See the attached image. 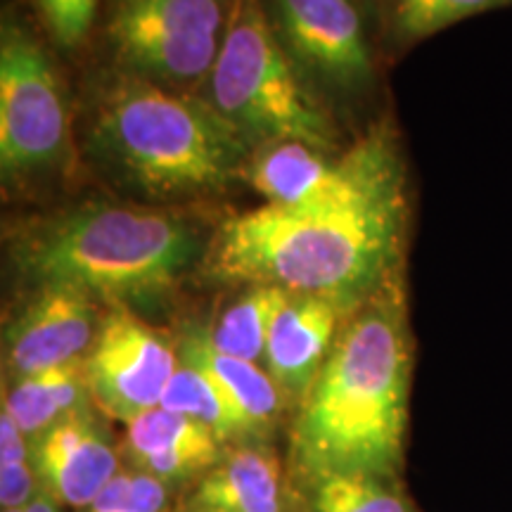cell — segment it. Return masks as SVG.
I'll list each match as a JSON object with an SVG mask.
<instances>
[{
    "mask_svg": "<svg viewBox=\"0 0 512 512\" xmlns=\"http://www.w3.org/2000/svg\"><path fill=\"white\" fill-rule=\"evenodd\" d=\"M408 233L406 166L368 190L316 207H264L223 223L211 245L221 280L275 285L328 299L347 311L366 304L403 264Z\"/></svg>",
    "mask_w": 512,
    "mask_h": 512,
    "instance_id": "6da1fadb",
    "label": "cell"
},
{
    "mask_svg": "<svg viewBox=\"0 0 512 512\" xmlns=\"http://www.w3.org/2000/svg\"><path fill=\"white\" fill-rule=\"evenodd\" d=\"M413 351L403 268L363 304L304 396L294 456L311 477L392 479L403 463Z\"/></svg>",
    "mask_w": 512,
    "mask_h": 512,
    "instance_id": "7a4b0ae2",
    "label": "cell"
},
{
    "mask_svg": "<svg viewBox=\"0 0 512 512\" xmlns=\"http://www.w3.org/2000/svg\"><path fill=\"white\" fill-rule=\"evenodd\" d=\"M95 147L126 181L152 195H190L242 178L252 140L211 102L126 79L102 100Z\"/></svg>",
    "mask_w": 512,
    "mask_h": 512,
    "instance_id": "3957f363",
    "label": "cell"
},
{
    "mask_svg": "<svg viewBox=\"0 0 512 512\" xmlns=\"http://www.w3.org/2000/svg\"><path fill=\"white\" fill-rule=\"evenodd\" d=\"M197 256V233L176 214L88 207L34 235L19 264L43 287L102 297H140L174 285Z\"/></svg>",
    "mask_w": 512,
    "mask_h": 512,
    "instance_id": "277c9868",
    "label": "cell"
},
{
    "mask_svg": "<svg viewBox=\"0 0 512 512\" xmlns=\"http://www.w3.org/2000/svg\"><path fill=\"white\" fill-rule=\"evenodd\" d=\"M294 64L264 0H233L209 102L252 143H302L330 155L335 126Z\"/></svg>",
    "mask_w": 512,
    "mask_h": 512,
    "instance_id": "5b68a950",
    "label": "cell"
},
{
    "mask_svg": "<svg viewBox=\"0 0 512 512\" xmlns=\"http://www.w3.org/2000/svg\"><path fill=\"white\" fill-rule=\"evenodd\" d=\"M233 0H110L105 36L136 79L192 83L211 74Z\"/></svg>",
    "mask_w": 512,
    "mask_h": 512,
    "instance_id": "8992f818",
    "label": "cell"
},
{
    "mask_svg": "<svg viewBox=\"0 0 512 512\" xmlns=\"http://www.w3.org/2000/svg\"><path fill=\"white\" fill-rule=\"evenodd\" d=\"M67 105L41 43L3 24L0 38V169L3 178L48 171L67 145Z\"/></svg>",
    "mask_w": 512,
    "mask_h": 512,
    "instance_id": "52a82bcc",
    "label": "cell"
},
{
    "mask_svg": "<svg viewBox=\"0 0 512 512\" xmlns=\"http://www.w3.org/2000/svg\"><path fill=\"white\" fill-rule=\"evenodd\" d=\"M292 60L339 91L373 83V46L361 0H264Z\"/></svg>",
    "mask_w": 512,
    "mask_h": 512,
    "instance_id": "ba28073f",
    "label": "cell"
},
{
    "mask_svg": "<svg viewBox=\"0 0 512 512\" xmlns=\"http://www.w3.org/2000/svg\"><path fill=\"white\" fill-rule=\"evenodd\" d=\"M176 370V351L162 332L126 311H114L100 325L86 361L93 399L126 425L162 406Z\"/></svg>",
    "mask_w": 512,
    "mask_h": 512,
    "instance_id": "9c48e42d",
    "label": "cell"
},
{
    "mask_svg": "<svg viewBox=\"0 0 512 512\" xmlns=\"http://www.w3.org/2000/svg\"><path fill=\"white\" fill-rule=\"evenodd\" d=\"M95 309L72 287H43L8 335V366L17 377L81 361L95 344Z\"/></svg>",
    "mask_w": 512,
    "mask_h": 512,
    "instance_id": "30bf717a",
    "label": "cell"
},
{
    "mask_svg": "<svg viewBox=\"0 0 512 512\" xmlns=\"http://www.w3.org/2000/svg\"><path fill=\"white\" fill-rule=\"evenodd\" d=\"M34 467L50 494L74 508H91L100 491L119 475L117 453L88 413L72 415L41 434Z\"/></svg>",
    "mask_w": 512,
    "mask_h": 512,
    "instance_id": "8fae6325",
    "label": "cell"
},
{
    "mask_svg": "<svg viewBox=\"0 0 512 512\" xmlns=\"http://www.w3.org/2000/svg\"><path fill=\"white\" fill-rule=\"evenodd\" d=\"M339 311L328 299L292 292L275 316L264 358L268 375L290 394L306 396L328 361Z\"/></svg>",
    "mask_w": 512,
    "mask_h": 512,
    "instance_id": "7c38bea8",
    "label": "cell"
},
{
    "mask_svg": "<svg viewBox=\"0 0 512 512\" xmlns=\"http://www.w3.org/2000/svg\"><path fill=\"white\" fill-rule=\"evenodd\" d=\"M219 437L200 422L157 406L128 422V446L147 475L171 482L214 465Z\"/></svg>",
    "mask_w": 512,
    "mask_h": 512,
    "instance_id": "4fadbf2b",
    "label": "cell"
},
{
    "mask_svg": "<svg viewBox=\"0 0 512 512\" xmlns=\"http://www.w3.org/2000/svg\"><path fill=\"white\" fill-rule=\"evenodd\" d=\"M181 361L204 370L249 430L261 432L280 411V392L273 377L256 363L221 354L211 347L207 330L190 332L181 344Z\"/></svg>",
    "mask_w": 512,
    "mask_h": 512,
    "instance_id": "5bb4252c",
    "label": "cell"
},
{
    "mask_svg": "<svg viewBox=\"0 0 512 512\" xmlns=\"http://www.w3.org/2000/svg\"><path fill=\"white\" fill-rule=\"evenodd\" d=\"M86 361H72L43 373L17 377L15 387L5 394L3 408L15 418L27 437H41L57 422L86 413Z\"/></svg>",
    "mask_w": 512,
    "mask_h": 512,
    "instance_id": "9a60e30c",
    "label": "cell"
},
{
    "mask_svg": "<svg viewBox=\"0 0 512 512\" xmlns=\"http://www.w3.org/2000/svg\"><path fill=\"white\" fill-rule=\"evenodd\" d=\"M214 512H283L280 472L261 451H238L204 479L197 496Z\"/></svg>",
    "mask_w": 512,
    "mask_h": 512,
    "instance_id": "2e32d148",
    "label": "cell"
},
{
    "mask_svg": "<svg viewBox=\"0 0 512 512\" xmlns=\"http://www.w3.org/2000/svg\"><path fill=\"white\" fill-rule=\"evenodd\" d=\"M290 294L275 285H252V290L230 306L214 328L207 330L211 347L242 361L256 363L264 358L273 320Z\"/></svg>",
    "mask_w": 512,
    "mask_h": 512,
    "instance_id": "e0dca14e",
    "label": "cell"
},
{
    "mask_svg": "<svg viewBox=\"0 0 512 512\" xmlns=\"http://www.w3.org/2000/svg\"><path fill=\"white\" fill-rule=\"evenodd\" d=\"M510 5L512 0H380V15L394 41L413 46L463 19Z\"/></svg>",
    "mask_w": 512,
    "mask_h": 512,
    "instance_id": "ac0fdd59",
    "label": "cell"
},
{
    "mask_svg": "<svg viewBox=\"0 0 512 512\" xmlns=\"http://www.w3.org/2000/svg\"><path fill=\"white\" fill-rule=\"evenodd\" d=\"M162 408L209 427L219 439L252 434L240 413L226 401L214 380L192 363H183L166 387Z\"/></svg>",
    "mask_w": 512,
    "mask_h": 512,
    "instance_id": "d6986e66",
    "label": "cell"
},
{
    "mask_svg": "<svg viewBox=\"0 0 512 512\" xmlns=\"http://www.w3.org/2000/svg\"><path fill=\"white\" fill-rule=\"evenodd\" d=\"M316 512H415L389 479L363 472H332L313 477Z\"/></svg>",
    "mask_w": 512,
    "mask_h": 512,
    "instance_id": "ffe728a7",
    "label": "cell"
},
{
    "mask_svg": "<svg viewBox=\"0 0 512 512\" xmlns=\"http://www.w3.org/2000/svg\"><path fill=\"white\" fill-rule=\"evenodd\" d=\"M34 496V470L29 465L27 434L3 408L0 413V505L3 510L24 508Z\"/></svg>",
    "mask_w": 512,
    "mask_h": 512,
    "instance_id": "44dd1931",
    "label": "cell"
},
{
    "mask_svg": "<svg viewBox=\"0 0 512 512\" xmlns=\"http://www.w3.org/2000/svg\"><path fill=\"white\" fill-rule=\"evenodd\" d=\"M166 486L147 472H119L88 512H164Z\"/></svg>",
    "mask_w": 512,
    "mask_h": 512,
    "instance_id": "7402d4cb",
    "label": "cell"
},
{
    "mask_svg": "<svg viewBox=\"0 0 512 512\" xmlns=\"http://www.w3.org/2000/svg\"><path fill=\"white\" fill-rule=\"evenodd\" d=\"M38 12L60 46H79L98 17L100 0H36Z\"/></svg>",
    "mask_w": 512,
    "mask_h": 512,
    "instance_id": "603a6c76",
    "label": "cell"
},
{
    "mask_svg": "<svg viewBox=\"0 0 512 512\" xmlns=\"http://www.w3.org/2000/svg\"><path fill=\"white\" fill-rule=\"evenodd\" d=\"M3 512H57V510H55V505L48 501V498H36V501H31L29 505H24V508L3 510Z\"/></svg>",
    "mask_w": 512,
    "mask_h": 512,
    "instance_id": "cb8c5ba5",
    "label": "cell"
},
{
    "mask_svg": "<svg viewBox=\"0 0 512 512\" xmlns=\"http://www.w3.org/2000/svg\"><path fill=\"white\" fill-rule=\"evenodd\" d=\"M204 512H214V510H204Z\"/></svg>",
    "mask_w": 512,
    "mask_h": 512,
    "instance_id": "d4e9b609",
    "label": "cell"
}]
</instances>
